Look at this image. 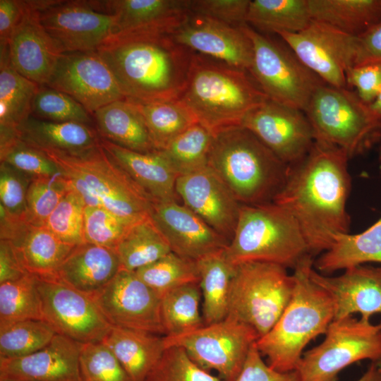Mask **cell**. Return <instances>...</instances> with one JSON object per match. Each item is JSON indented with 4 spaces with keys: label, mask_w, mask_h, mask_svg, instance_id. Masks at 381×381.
<instances>
[{
    "label": "cell",
    "mask_w": 381,
    "mask_h": 381,
    "mask_svg": "<svg viewBox=\"0 0 381 381\" xmlns=\"http://www.w3.org/2000/svg\"><path fill=\"white\" fill-rule=\"evenodd\" d=\"M102 341L114 353L131 381H145L167 348L164 336L114 326Z\"/></svg>",
    "instance_id": "cell-31"
},
{
    "label": "cell",
    "mask_w": 381,
    "mask_h": 381,
    "mask_svg": "<svg viewBox=\"0 0 381 381\" xmlns=\"http://www.w3.org/2000/svg\"><path fill=\"white\" fill-rule=\"evenodd\" d=\"M28 273L13 243L0 239V284L19 279Z\"/></svg>",
    "instance_id": "cell-57"
},
{
    "label": "cell",
    "mask_w": 381,
    "mask_h": 381,
    "mask_svg": "<svg viewBox=\"0 0 381 381\" xmlns=\"http://www.w3.org/2000/svg\"><path fill=\"white\" fill-rule=\"evenodd\" d=\"M177 195L183 205L230 242L241 205L209 166L177 177Z\"/></svg>",
    "instance_id": "cell-21"
},
{
    "label": "cell",
    "mask_w": 381,
    "mask_h": 381,
    "mask_svg": "<svg viewBox=\"0 0 381 381\" xmlns=\"http://www.w3.org/2000/svg\"><path fill=\"white\" fill-rule=\"evenodd\" d=\"M313 21L308 0H253L246 23L265 32L296 33Z\"/></svg>",
    "instance_id": "cell-36"
},
{
    "label": "cell",
    "mask_w": 381,
    "mask_h": 381,
    "mask_svg": "<svg viewBox=\"0 0 381 381\" xmlns=\"http://www.w3.org/2000/svg\"><path fill=\"white\" fill-rule=\"evenodd\" d=\"M381 375V358L378 359L377 361L374 362Z\"/></svg>",
    "instance_id": "cell-60"
},
{
    "label": "cell",
    "mask_w": 381,
    "mask_h": 381,
    "mask_svg": "<svg viewBox=\"0 0 381 381\" xmlns=\"http://www.w3.org/2000/svg\"><path fill=\"white\" fill-rule=\"evenodd\" d=\"M99 136L119 146L139 152L157 150L145 120L128 99L112 102L92 114Z\"/></svg>",
    "instance_id": "cell-30"
},
{
    "label": "cell",
    "mask_w": 381,
    "mask_h": 381,
    "mask_svg": "<svg viewBox=\"0 0 381 381\" xmlns=\"http://www.w3.org/2000/svg\"><path fill=\"white\" fill-rule=\"evenodd\" d=\"M1 239L13 243L27 271L39 278H55L60 266L75 247L60 241L44 226L18 219L6 224Z\"/></svg>",
    "instance_id": "cell-26"
},
{
    "label": "cell",
    "mask_w": 381,
    "mask_h": 381,
    "mask_svg": "<svg viewBox=\"0 0 381 381\" xmlns=\"http://www.w3.org/2000/svg\"><path fill=\"white\" fill-rule=\"evenodd\" d=\"M213 133L197 123L159 150L179 177L208 166Z\"/></svg>",
    "instance_id": "cell-40"
},
{
    "label": "cell",
    "mask_w": 381,
    "mask_h": 381,
    "mask_svg": "<svg viewBox=\"0 0 381 381\" xmlns=\"http://www.w3.org/2000/svg\"><path fill=\"white\" fill-rule=\"evenodd\" d=\"M366 262L381 263V217L361 233L337 234L313 267L320 272L332 273Z\"/></svg>",
    "instance_id": "cell-32"
},
{
    "label": "cell",
    "mask_w": 381,
    "mask_h": 381,
    "mask_svg": "<svg viewBox=\"0 0 381 381\" xmlns=\"http://www.w3.org/2000/svg\"><path fill=\"white\" fill-rule=\"evenodd\" d=\"M96 10L116 17V34L171 35L190 11L188 0L89 1Z\"/></svg>",
    "instance_id": "cell-25"
},
{
    "label": "cell",
    "mask_w": 381,
    "mask_h": 381,
    "mask_svg": "<svg viewBox=\"0 0 381 381\" xmlns=\"http://www.w3.org/2000/svg\"><path fill=\"white\" fill-rule=\"evenodd\" d=\"M250 0H188L190 12L241 27L246 23Z\"/></svg>",
    "instance_id": "cell-52"
},
{
    "label": "cell",
    "mask_w": 381,
    "mask_h": 381,
    "mask_svg": "<svg viewBox=\"0 0 381 381\" xmlns=\"http://www.w3.org/2000/svg\"><path fill=\"white\" fill-rule=\"evenodd\" d=\"M40 20L62 52L97 51L116 34V17L89 1H61L40 11Z\"/></svg>",
    "instance_id": "cell-17"
},
{
    "label": "cell",
    "mask_w": 381,
    "mask_h": 381,
    "mask_svg": "<svg viewBox=\"0 0 381 381\" xmlns=\"http://www.w3.org/2000/svg\"><path fill=\"white\" fill-rule=\"evenodd\" d=\"M201 300L199 282L184 284L164 294L161 316L164 336H178L204 326Z\"/></svg>",
    "instance_id": "cell-39"
},
{
    "label": "cell",
    "mask_w": 381,
    "mask_h": 381,
    "mask_svg": "<svg viewBox=\"0 0 381 381\" xmlns=\"http://www.w3.org/2000/svg\"><path fill=\"white\" fill-rule=\"evenodd\" d=\"M56 334L44 320H25L0 326V357L30 355L47 346Z\"/></svg>",
    "instance_id": "cell-43"
},
{
    "label": "cell",
    "mask_w": 381,
    "mask_h": 381,
    "mask_svg": "<svg viewBox=\"0 0 381 381\" xmlns=\"http://www.w3.org/2000/svg\"><path fill=\"white\" fill-rule=\"evenodd\" d=\"M253 44L248 71L268 99L305 112L315 90L325 83L307 68L289 48L248 24Z\"/></svg>",
    "instance_id": "cell-10"
},
{
    "label": "cell",
    "mask_w": 381,
    "mask_h": 381,
    "mask_svg": "<svg viewBox=\"0 0 381 381\" xmlns=\"http://www.w3.org/2000/svg\"><path fill=\"white\" fill-rule=\"evenodd\" d=\"M121 269L115 249L84 243L71 250L54 279L92 297Z\"/></svg>",
    "instance_id": "cell-27"
},
{
    "label": "cell",
    "mask_w": 381,
    "mask_h": 381,
    "mask_svg": "<svg viewBox=\"0 0 381 381\" xmlns=\"http://www.w3.org/2000/svg\"><path fill=\"white\" fill-rule=\"evenodd\" d=\"M135 272L161 298L172 289L199 282L200 279L197 261L183 258L172 251Z\"/></svg>",
    "instance_id": "cell-42"
},
{
    "label": "cell",
    "mask_w": 381,
    "mask_h": 381,
    "mask_svg": "<svg viewBox=\"0 0 381 381\" xmlns=\"http://www.w3.org/2000/svg\"><path fill=\"white\" fill-rule=\"evenodd\" d=\"M332 379L326 381H337ZM357 381H381V375L374 362H372L366 372Z\"/></svg>",
    "instance_id": "cell-58"
},
{
    "label": "cell",
    "mask_w": 381,
    "mask_h": 381,
    "mask_svg": "<svg viewBox=\"0 0 381 381\" xmlns=\"http://www.w3.org/2000/svg\"><path fill=\"white\" fill-rule=\"evenodd\" d=\"M143 116L157 150L193 125L198 123L194 114L180 99L142 102L126 99Z\"/></svg>",
    "instance_id": "cell-37"
},
{
    "label": "cell",
    "mask_w": 381,
    "mask_h": 381,
    "mask_svg": "<svg viewBox=\"0 0 381 381\" xmlns=\"http://www.w3.org/2000/svg\"><path fill=\"white\" fill-rule=\"evenodd\" d=\"M150 217L171 251L197 261L225 249L229 242L176 200L154 202Z\"/></svg>",
    "instance_id": "cell-22"
},
{
    "label": "cell",
    "mask_w": 381,
    "mask_h": 381,
    "mask_svg": "<svg viewBox=\"0 0 381 381\" xmlns=\"http://www.w3.org/2000/svg\"><path fill=\"white\" fill-rule=\"evenodd\" d=\"M92 298L111 326L165 335L161 297L135 271L121 269Z\"/></svg>",
    "instance_id": "cell-15"
},
{
    "label": "cell",
    "mask_w": 381,
    "mask_h": 381,
    "mask_svg": "<svg viewBox=\"0 0 381 381\" xmlns=\"http://www.w3.org/2000/svg\"><path fill=\"white\" fill-rule=\"evenodd\" d=\"M278 35L326 84L347 87L346 73L355 66L357 36L314 20L299 32H282Z\"/></svg>",
    "instance_id": "cell-13"
},
{
    "label": "cell",
    "mask_w": 381,
    "mask_h": 381,
    "mask_svg": "<svg viewBox=\"0 0 381 381\" xmlns=\"http://www.w3.org/2000/svg\"><path fill=\"white\" fill-rule=\"evenodd\" d=\"M0 381H8V380H0Z\"/></svg>",
    "instance_id": "cell-61"
},
{
    "label": "cell",
    "mask_w": 381,
    "mask_h": 381,
    "mask_svg": "<svg viewBox=\"0 0 381 381\" xmlns=\"http://www.w3.org/2000/svg\"><path fill=\"white\" fill-rule=\"evenodd\" d=\"M30 7L29 0H0V47H6Z\"/></svg>",
    "instance_id": "cell-56"
},
{
    "label": "cell",
    "mask_w": 381,
    "mask_h": 381,
    "mask_svg": "<svg viewBox=\"0 0 381 381\" xmlns=\"http://www.w3.org/2000/svg\"><path fill=\"white\" fill-rule=\"evenodd\" d=\"M262 357L255 342L235 381H300L296 370L278 371L265 362Z\"/></svg>",
    "instance_id": "cell-53"
},
{
    "label": "cell",
    "mask_w": 381,
    "mask_h": 381,
    "mask_svg": "<svg viewBox=\"0 0 381 381\" xmlns=\"http://www.w3.org/2000/svg\"><path fill=\"white\" fill-rule=\"evenodd\" d=\"M39 87L12 66L7 46L0 47V130L16 131L30 116Z\"/></svg>",
    "instance_id": "cell-34"
},
{
    "label": "cell",
    "mask_w": 381,
    "mask_h": 381,
    "mask_svg": "<svg viewBox=\"0 0 381 381\" xmlns=\"http://www.w3.org/2000/svg\"><path fill=\"white\" fill-rule=\"evenodd\" d=\"M17 135L42 151L83 152L99 145L101 138L93 126L54 122L29 116L16 129Z\"/></svg>",
    "instance_id": "cell-29"
},
{
    "label": "cell",
    "mask_w": 381,
    "mask_h": 381,
    "mask_svg": "<svg viewBox=\"0 0 381 381\" xmlns=\"http://www.w3.org/2000/svg\"><path fill=\"white\" fill-rule=\"evenodd\" d=\"M325 334L322 343L303 353L295 370L300 381L337 379L353 363L381 358V322L374 325L349 316L334 320Z\"/></svg>",
    "instance_id": "cell-11"
},
{
    "label": "cell",
    "mask_w": 381,
    "mask_h": 381,
    "mask_svg": "<svg viewBox=\"0 0 381 381\" xmlns=\"http://www.w3.org/2000/svg\"><path fill=\"white\" fill-rule=\"evenodd\" d=\"M349 159L343 150L315 140L309 152L289 167L273 200L296 219L312 256L329 249L337 234L349 232Z\"/></svg>",
    "instance_id": "cell-1"
},
{
    "label": "cell",
    "mask_w": 381,
    "mask_h": 381,
    "mask_svg": "<svg viewBox=\"0 0 381 381\" xmlns=\"http://www.w3.org/2000/svg\"><path fill=\"white\" fill-rule=\"evenodd\" d=\"M372 111L381 115V86L374 101L369 104Z\"/></svg>",
    "instance_id": "cell-59"
},
{
    "label": "cell",
    "mask_w": 381,
    "mask_h": 381,
    "mask_svg": "<svg viewBox=\"0 0 381 381\" xmlns=\"http://www.w3.org/2000/svg\"><path fill=\"white\" fill-rule=\"evenodd\" d=\"M97 52L126 99L142 102L179 99L193 54L159 33L115 34Z\"/></svg>",
    "instance_id": "cell-2"
},
{
    "label": "cell",
    "mask_w": 381,
    "mask_h": 381,
    "mask_svg": "<svg viewBox=\"0 0 381 381\" xmlns=\"http://www.w3.org/2000/svg\"><path fill=\"white\" fill-rule=\"evenodd\" d=\"M224 252L234 265L266 262L294 270L312 256L296 219L274 202L241 205L234 235Z\"/></svg>",
    "instance_id": "cell-7"
},
{
    "label": "cell",
    "mask_w": 381,
    "mask_h": 381,
    "mask_svg": "<svg viewBox=\"0 0 381 381\" xmlns=\"http://www.w3.org/2000/svg\"><path fill=\"white\" fill-rule=\"evenodd\" d=\"M258 335L250 326L226 317L178 336H164L166 346H179L200 368L222 381H235Z\"/></svg>",
    "instance_id": "cell-12"
},
{
    "label": "cell",
    "mask_w": 381,
    "mask_h": 381,
    "mask_svg": "<svg viewBox=\"0 0 381 381\" xmlns=\"http://www.w3.org/2000/svg\"><path fill=\"white\" fill-rule=\"evenodd\" d=\"M241 126L252 132L289 167L301 160L315 141L304 111L270 99L249 112Z\"/></svg>",
    "instance_id": "cell-18"
},
{
    "label": "cell",
    "mask_w": 381,
    "mask_h": 381,
    "mask_svg": "<svg viewBox=\"0 0 381 381\" xmlns=\"http://www.w3.org/2000/svg\"><path fill=\"white\" fill-rule=\"evenodd\" d=\"M30 7L13 31L7 44L12 66L39 85L49 81L63 54L40 20V11L53 0H29Z\"/></svg>",
    "instance_id": "cell-19"
},
{
    "label": "cell",
    "mask_w": 381,
    "mask_h": 381,
    "mask_svg": "<svg viewBox=\"0 0 381 381\" xmlns=\"http://www.w3.org/2000/svg\"><path fill=\"white\" fill-rule=\"evenodd\" d=\"M208 166L245 205L273 202L289 171V165L242 126L213 133Z\"/></svg>",
    "instance_id": "cell-4"
},
{
    "label": "cell",
    "mask_w": 381,
    "mask_h": 381,
    "mask_svg": "<svg viewBox=\"0 0 381 381\" xmlns=\"http://www.w3.org/2000/svg\"><path fill=\"white\" fill-rule=\"evenodd\" d=\"M224 250L197 260L205 325L222 321L228 314L231 283L236 265L227 259Z\"/></svg>",
    "instance_id": "cell-33"
},
{
    "label": "cell",
    "mask_w": 381,
    "mask_h": 381,
    "mask_svg": "<svg viewBox=\"0 0 381 381\" xmlns=\"http://www.w3.org/2000/svg\"><path fill=\"white\" fill-rule=\"evenodd\" d=\"M313 20L358 36L381 22V0H308Z\"/></svg>",
    "instance_id": "cell-35"
},
{
    "label": "cell",
    "mask_w": 381,
    "mask_h": 381,
    "mask_svg": "<svg viewBox=\"0 0 381 381\" xmlns=\"http://www.w3.org/2000/svg\"><path fill=\"white\" fill-rule=\"evenodd\" d=\"M313 262L308 256L294 270L289 303L274 327L256 341L267 364L280 372L295 370L307 344L325 334L334 319L331 296L310 277Z\"/></svg>",
    "instance_id": "cell-5"
},
{
    "label": "cell",
    "mask_w": 381,
    "mask_h": 381,
    "mask_svg": "<svg viewBox=\"0 0 381 381\" xmlns=\"http://www.w3.org/2000/svg\"><path fill=\"white\" fill-rule=\"evenodd\" d=\"M82 344L56 334L47 346L30 355L0 357V380L81 381L79 358Z\"/></svg>",
    "instance_id": "cell-24"
},
{
    "label": "cell",
    "mask_w": 381,
    "mask_h": 381,
    "mask_svg": "<svg viewBox=\"0 0 381 381\" xmlns=\"http://www.w3.org/2000/svg\"><path fill=\"white\" fill-rule=\"evenodd\" d=\"M137 222L120 217L102 207L85 206V242L115 249L123 236Z\"/></svg>",
    "instance_id": "cell-49"
},
{
    "label": "cell",
    "mask_w": 381,
    "mask_h": 381,
    "mask_svg": "<svg viewBox=\"0 0 381 381\" xmlns=\"http://www.w3.org/2000/svg\"><path fill=\"white\" fill-rule=\"evenodd\" d=\"M275 263L247 262L236 265L228 314L252 327L258 339L276 324L295 287L294 274Z\"/></svg>",
    "instance_id": "cell-9"
},
{
    "label": "cell",
    "mask_w": 381,
    "mask_h": 381,
    "mask_svg": "<svg viewBox=\"0 0 381 381\" xmlns=\"http://www.w3.org/2000/svg\"><path fill=\"white\" fill-rule=\"evenodd\" d=\"M243 25L236 27L190 12L170 36L195 53L248 71L253 44Z\"/></svg>",
    "instance_id": "cell-20"
},
{
    "label": "cell",
    "mask_w": 381,
    "mask_h": 381,
    "mask_svg": "<svg viewBox=\"0 0 381 381\" xmlns=\"http://www.w3.org/2000/svg\"><path fill=\"white\" fill-rule=\"evenodd\" d=\"M46 85L68 95L92 116L99 108L126 99L97 51L63 53Z\"/></svg>",
    "instance_id": "cell-16"
},
{
    "label": "cell",
    "mask_w": 381,
    "mask_h": 381,
    "mask_svg": "<svg viewBox=\"0 0 381 381\" xmlns=\"http://www.w3.org/2000/svg\"><path fill=\"white\" fill-rule=\"evenodd\" d=\"M101 145L153 202L176 200L178 176L159 150L148 153L133 151L102 138Z\"/></svg>",
    "instance_id": "cell-28"
},
{
    "label": "cell",
    "mask_w": 381,
    "mask_h": 381,
    "mask_svg": "<svg viewBox=\"0 0 381 381\" xmlns=\"http://www.w3.org/2000/svg\"><path fill=\"white\" fill-rule=\"evenodd\" d=\"M267 99L248 71L193 52L179 99L214 133L241 126L248 113Z\"/></svg>",
    "instance_id": "cell-3"
},
{
    "label": "cell",
    "mask_w": 381,
    "mask_h": 381,
    "mask_svg": "<svg viewBox=\"0 0 381 381\" xmlns=\"http://www.w3.org/2000/svg\"><path fill=\"white\" fill-rule=\"evenodd\" d=\"M0 160L32 179L63 175L44 152L22 140L16 131L0 130Z\"/></svg>",
    "instance_id": "cell-44"
},
{
    "label": "cell",
    "mask_w": 381,
    "mask_h": 381,
    "mask_svg": "<svg viewBox=\"0 0 381 381\" xmlns=\"http://www.w3.org/2000/svg\"><path fill=\"white\" fill-rule=\"evenodd\" d=\"M32 178L0 162V206L10 215L28 222L27 193Z\"/></svg>",
    "instance_id": "cell-51"
},
{
    "label": "cell",
    "mask_w": 381,
    "mask_h": 381,
    "mask_svg": "<svg viewBox=\"0 0 381 381\" xmlns=\"http://www.w3.org/2000/svg\"><path fill=\"white\" fill-rule=\"evenodd\" d=\"M25 320H44L37 278L30 273L0 284V326Z\"/></svg>",
    "instance_id": "cell-41"
},
{
    "label": "cell",
    "mask_w": 381,
    "mask_h": 381,
    "mask_svg": "<svg viewBox=\"0 0 381 381\" xmlns=\"http://www.w3.org/2000/svg\"><path fill=\"white\" fill-rule=\"evenodd\" d=\"M85 207L81 198L70 188L44 226L64 243L73 246L84 243Z\"/></svg>",
    "instance_id": "cell-46"
},
{
    "label": "cell",
    "mask_w": 381,
    "mask_h": 381,
    "mask_svg": "<svg viewBox=\"0 0 381 381\" xmlns=\"http://www.w3.org/2000/svg\"><path fill=\"white\" fill-rule=\"evenodd\" d=\"M305 114L316 141L336 146L350 158L370 147L381 133V115L347 87L322 85Z\"/></svg>",
    "instance_id": "cell-8"
},
{
    "label": "cell",
    "mask_w": 381,
    "mask_h": 381,
    "mask_svg": "<svg viewBox=\"0 0 381 381\" xmlns=\"http://www.w3.org/2000/svg\"><path fill=\"white\" fill-rule=\"evenodd\" d=\"M346 83L356 88L357 94L365 103L371 104L381 86V64L351 68L346 73Z\"/></svg>",
    "instance_id": "cell-54"
},
{
    "label": "cell",
    "mask_w": 381,
    "mask_h": 381,
    "mask_svg": "<svg viewBox=\"0 0 381 381\" xmlns=\"http://www.w3.org/2000/svg\"><path fill=\"white\" fill-rule=\"evenodd\" d=\"M43 319L81 344L102 341L112 327L92 297L54 278L37 277Z\"/></svg>",
    "instance_id": "cell-14"
},
{
    "label": "cell",
    "mask_w": 381,
    "mask_h": 381,
    "mask_svg": "<svg viewBox=\"0 0 381 381\" xmlns=\"http://www.w3.org/2000/svg\"><path fill=\"white\" fill-rule=\"evenodd\" d=\"M32 116L54 122H78L92 126V116L68 95L46 85H40L33 99Z\"/></svg>",
    "instance_id": "cell-45"
},
{
    "label": "cell",
    "mask_w": 381,
    "mask_h": 381,
    "mask_svg": "<svg viewBox=\"0 0 381 381\" xmlns=\"http://www.w3.org/2000/svg\"><path fill=\"white\" fill-rule=\"evenodd\" d=\"M115 250L121 268L128 271H135L171 252L150 215L133 224Z\"/></svg>",
    "instance_id": "cell-38"
},
{
    "label": "cell",
    "mask_w": 381,
    "mask_h": 381,
    "mask_svg": "<svg viewBox=\"0 0 381 381\" xmlns=\"http://www.w3.org/2000/svg\"><path fill=\"white\" fill-rule=\"evenodd\" d=\"M381 64V22L357 36L355 66Z\"/></svg>",
    "instance_id": "cell-55"
},
{
    "label": "cell",
    "mask_w": 381,
    "mask_h": 381,
    "mask_svg": "<svg viewBox=\"0 0 381 381\" xmlns=\"http://www.w3.org/2000/svg\"><path fill=\"white\" fill-rule=\"evenodd\" d=\"M70 190L63 175L33 178L27 193L28 222L44 226L48 217Z\"/></svg>",
    "instance_id": "cell-47"
},
{
    "label": "cell",
    "mask_w": 381,
    "mask_h": 381,
    "mask_svg": "<svg viewBox=\"0 0 381 381\" xmlns=\"http://www.w3.org/2000/svg\"><path fill=\"white\" fill-rule=\"evenodd\" d=\"M309 275L331 296L334 320L359 313L360 319L370 321L373 315L381 314V266L358 265L337 277L322 274L313 266Z\"/></svg>",
    "instance_id": "cell-23"
},
{
    "label": "cell",
    "mask_w": 381,
    "mask_h": 381,
    "mask_svg": "<svg viewBox=\"0 0 381 381\" xmlns=\"http://www.w3.org/2000/svg\"><path fill=\"white\" fill-rule=\"evenodd\" d=\"M79 369L81 381H131L121 363L103 341L82 344Z\"/></svg>",
    "instance_id": "cell-48"
},
{
    "label": "cell",
    "mask_w": 381,
    "mask_h": 381,
    "mask_svg": "<svg viewBox=\"0 0 381 381\" xmlns=\"http://www.w3.org/2000/svg\"><path fill=\"white\" fill-rule=\"evenodd\" d=\"M145 381H222L198 365L179 346H168Z\"/></svg>",
    "instance_id": "cell-50"
},
{
    "label": "cell",
    "mask_w": 381,
    "mask_h": 381,
    "mask_svg": "<svg viewBox=\"0 0 381 381\" xmlns=\"http://www.w3.org/2000/svg\"><path fill=\"white\" fill-rule=\"evenodd\" d=\"M44 152L85 206L102 207L134 221L150 215L152 198L108 155L101 143L77 153Z\"/></svg>",
    "instance_id": "cell-6"
}]
</instances>
